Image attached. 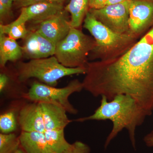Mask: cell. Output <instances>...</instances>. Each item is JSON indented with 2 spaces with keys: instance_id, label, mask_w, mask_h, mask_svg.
I'll use <instances>...</instances> for the list:
<instances>
[{
  "instance_id": "14",
  "label": "cell",
  "mask_w": 153,
  "mask_h": 153,
  "mask_svg": "<svg viewBox=\"0 0 153 153\" xmlns=\"http://www.w3.org/2000/svg\"><path fill=\"white\" fill-rule=\"evenodd\" d=\"M20 146L26 153H53L47 144L44 133L22 131Z\"/></svg>"
},
{
  "instance_id": "6",
  "label": "cell",
  "mask_w": 153,
  "mask_h": 153,
  "mask_svg": "<svg viewBox=\"0 0 153 153\" xmlns=\"http://www.w3.org/2000/svg\"><path fill=\"white\" fill-rule=\"evenodd\" d=\"M83 89L82 82L72 80L63 88H56L41 82H33L24 97L33 102L54 104L64 108L66 112L75 114L77 110L70 103L69 97L72 94L79 92Z\"/></svg>"
},
{
  "instance_id": "17",
  "label": "cell",
  "mask_w": 153,
  "mask_h": 153,
  "mask_svg": "<svg viewBox=\"0 0 153 153\" xmlns=\"http://www.w3.org/2000/svg\"><path fill=\"white\" fill-rule=\"evenodd\" d=\"M45 138L53 153H60L70 147L69 143L65 139L64 129L46 130L44 132Z\"/></svg>"
},
{
  "instance_id": "27",
  "label": "cell",
  "mask_w": 153,
  "mask_h": 153,
  "mask_svg": "<svg viewBox=\"0 0 153 153\" xmlns=\"http://www.w3.org/2000/svg\"><path fill=\"white\" fill-rule=\"evenodd\" d=\"M130 0H106L104 4L103 7L105 6L112 5L117 4H121V3L128 1Z\"/></svg>"
},
{
  "instance_id": "8",
  "label": "cell",
  "mask_w": 153,
  "mask_h": 153,
  "mask_svg": "<svg viewBox=\"0 0 153 153\" xmlns=\"http://www.w3.org/2000/svg\"><path fill=\"white\" fill-rule=\"evenodd\" d=\"M129 34L140 39L153 27V0H131Z\"/></svg>"
},
{
  "instance_id": "1",
  "label": "cell",
  "mask_w": 153,
  "mask_h": 153,
  "mask_svg": "<svg viewBox=\"0 0 153 153\" xmlns=\"http://www.w3.org/2000/svg\"><path fill=\"white\" fill-rule=\"evenodd\" d=\"M83 89L110 100L119 94L135 100L151 115L153 111V27L128 51L107 61L88 62Z\"/></svg>"
},
{
  "instance_id": "5",
  "label": "cell",
  "mask_w": 153,
  "mask_h": 153,
  "mask_svg": "<svg viewBox=\"0 0 153 153\" xmlns=\"http://www.w3.org/2000/svg\"><path fill=\"white\" fill-rule=\"evenodd\" d=\"M95 44L94 38L79 29L71 28L67 36L56 44L54 56L65 67L86 68L88 57Z\"/></svg>"
},
{
  "instance_id": "29",
  "label": "cell",
  "mask_w": 153,
  "mask_h": 153,
  "mask_svg": "<svg viewBox=\"0 0 153 153\" xmlns=\"http://www.w3.org/2000/svg\"><path fill=\"white\" fill-rule=\"evenodd\" d=\"M13 1H15V0H13Z\"/></svg>"
},
{
  "instance_id": "10",
  "label": "cell",
  "mask_w": 153,
  "mask_h": 153,
  "mask_svg": "<svg viewBox=\"0 0 153 153\" xmlns=\"http://www.w3.org/2000/svg\"><path fill=\"white\" fill-rule=\"evenodd\" d=\"M24 40V45L22 48L23 55L26 58L32 60L55 55L56 44L36 30L29 31Z\"/></svg>"
},
{
  "instance_id": "26",
  "label": "cell",
  "mask_w": 153,
  "mask_h": 153,
  "mask_svg": "<svg viewBox=\"0 0 153 153\" xmlns=\"http://www.w3.org/2000/svg\"><path fill=\"white\" fill-rule=\"evenodd\" d=\"M143 140L148 147H153V131L145 136Z\"/></svg>"
},
{
  "instance_id": "15",
  "label": "cell",
  "mask_w": 153,
  "mask_h": 153,
  "mask_svg": "<svg viewBox=\"0 0 153 153\" xmlns=\"http://www.w3.org/2000/svg\"><path fill=\"white\" fill-rule=\"evenodd\" d=\"M22 47L16 40L6 35H0V65L1 68L6 66L9 61H17L23 56Z\"/></svg>"
},
{
  "instance_id": "23",
  "label": "cell",
  "mask_w": 153,
  "mask_h": 153,
  "mask_svg": "<svg viewBox=\"0 0 153 153\" xmlns=\"http://www.w3.org/2000/svg\"><path fill=\"white\" fill-rule=\"evenodd\" d=\"M13 0H0V18L1 22L8 18L12 14Z\"/></svg>"
},
{
  "instance_id": "11",
  "label": "cell",
  "mask_w": 153,
  "mask_h": 153,
  "mask_svg": "<svg viewBox=\"0 0 153 153\" xmlns=\"http://www.w3.org/2000/svg\"><path fill=\"white\" fill-rule=\"evenodd\" d=\"M64 4L55 3H38L21 8V13L16 22L40 24L63 10Z\"/></svg>"
},
{
  "instance_id": "13",
  "label": "cell",
  "mask_w": 153,
  "mask_h": 153,
  "mask_svg": "<svg viewBox=\"0 0 153 153\" xmlns=\"http://www.w3.org/2000/svg\"><path fill=\"white\" fill-rule=\"evenodd\" d=\"M46 130L64 129L72 121L68 119L64 108L55 105L39 103Z\"/></svg>"
},
{
  "instance_id": "24",
  "label": "cell",
  "mask_w": 153,
  "mask_h": 153,
  "mask_svg": "<svg viewBox=\"0 0 153 153\" xmlns=\"http://www.w3.org/2000/svg\"><path fill=\"white\" fill-rule=\"evenodd\" d=\"M9 81L8 76L4 73L0 74V92L2 93L5 90Z\"/></svg>"
},
{
  "instance_id": "12",
  "label": "cell",
  "mask_w": 153,
  "mask_h": 153,
  "mask_svg": "<svg viewBox=\"0 0 153 153\" xmlns=\"http://www.w3.org/2000/svg\"><path fill=\"white\" fill-rule=\"evenodd\" d=\"M18 121L22 131H46L40 104L33 102L22 107L19 111Z\"/></svg>"
},
{
  "instance_id": "2",
  "label": "cell",
  "mask_w": 153,
  "mask_h": 153,
  "mask_svg": "<svg viewBox=\"0 0 153 153\" xmlns=\"http://www.w3.org/2000/svg\"><path fill=\"white\" fill-rule=\"evenodd\" d=\"M101 97L100 105L93 114L76 119L74 121L82 122L88 120H111L113 128L107 137L105 149L107 148L120 131L126 128L128 131L132 146L136 149L137 128L141 125L146 117L151 114L131 96L119 94L110 101L105 96Z\"/></svg>"
},
{
  "instance_id": "7",
  "label": "cell",
  "mask_w": 153,
  "mask_h": 153,
  "mask_svg": "<svg viewBox=\"0 0 153 153\" xmlns=\"http://www.w3.org/2000/svg\"><path fill=\"white\" fill-rule=\"evenodd\" d=\"M130 1L100 8L89 9V11L99 22L114 33L129 34Z\"/></svg>"
},
{
  "instance_id": "28",
  "label": "cell",
  "mask_w": 153,
  "mask_h": 153,
  "mask_svg": "<svg viewBox=\"0 0 153 153\" xmlns=\"http://www.w3.org/2000/svg\"><path fill=\"white\" fill-rule=\"evenodd\" d=\"M13 153H26L25 150L20 146L18 149Z\"/></svg>"
},
{
  "instance_id": "19",
  "label": "cell",
  "mask_w": 153,
  "mask_h": 153,
  "mask_svg": "<svg viewBox=\"0 0 153 153\" xmlns=\"http://www.w3.org/2000/svg\"><path fill=\"white\" fill-rule=\"evenodd\" d=\"M19 136L14 133H0V153H13L20 146Z\"/></svg>"
},
{
  "instance_id": "21",
  "label": "cell",
  "mask_w": 153,
  "mask_h": 153,
  "mask_svg": "<svg viewBox=\"0 0 153 153\" xmlns=\"http://www.w3.org/2000/svg\"><path fill=\"white\" fill-rule=\"evenodd\" d=\"M66 1V0H15L14 4L17 8H22L38 3H55L64 4Z\"/></svg>"
},
{
  "instance_id": "22",
  "label": "cell",
  "mask_w": 153,
  "mask_h": 153,
  "mask_svg": "<svg viewBox=\"0 0 153 153\" xmlns=\"http://www.w3.org/2000/svg\"><path fill=\"white\" fill-rule=\"evenodd\" d=\"M90 152L88 145L80 141H76L71 143L68 149L60 153H90Z\"/></svg>"
},
{
  "instance_id": "20",
  "label": "cell",
  "mask_w": 153,
  "mask_h": 153,
  "mask_svg": "<svg viewBox=\"0 0 153 153\" xmlns=\"http://www.w3.org/2000/svg\"><path fill=\"white\" fill-rule=\"evenodd\" d=\"M17 119L15 112L9 111L0 116V131L3 134L13 133L17 128Z\"/></svg>"
},
{
  "instance_id": "3",
  "label": "cell",
  "mask_w": 153,
  "mask_h": 153,
  "mask_svg": "<svg viewBox=\"0 0 153 153\" xmlns=\"http://www.w3.org/2000/svg\"><path fill=\"white\" fill-rule=\"evenodd\" d=\"M83 27L87 30L95 41L91 51L92 59L107 61L123 55L139 39L130 34L114 33L102 25L88 11L83 22Z\"/></svg>"
},
{
  "instance_id": "25",
  "label": "cell",
  "mask_w": 153,
  "mask_h": 153,
  "mask_svg": "<svg viewBox=\"0 0 153 153\" xmlns=\"http://www.w3.org/2000/svg\"><path fill=\"white\" fill-rule=\"evenodd\" d=\"M106 0H90L89 9H99L102 7Z\"/></svg>"
},
{
  "instance_id": "4",
  "label": "cell",
  "mask_w": 153,
  "mask_h": 153,
  "mask_svg": "<svg viewBox=\"0 0 153 153\" xmlns=\"http://www.w3.org/2000/svg\"><path fill=\"white\" fill-rule=\"evenodd\" d=\"M86 72V68L65 67L55 56L20 62L16 67L17 80L19 82L35 78L42 83L54 87L57 85L58 80L64 76L85 74Z\"/></svg>"
},
{
  "instance_id": "16",
  "label": "cell",
  "mask_w": 153,
  "mask_h": 153,
  "mask_svg": "<svg viewBox=\"0 0 153 153\" xmlns=\"http://www.w3.org/2000/svg\"><path fill=\"white\" fill-rule=\"evenodd\" d=\"M90 0H69L64 10L70 14L71 28L79 29L89 10Z\"/></svg>"
},
{
  "instance_id": "9",
  "label": "cell",
  "mask_w": 153,
  "mask_h": 153,
  "mask_svg": "<svg viewBox=\"0 0 153 153\" xmlns=\"http://www.w3.org/2000/svg\"><path fill=\"white\" fill-rule=\"evenodd\" d=\"M68 13L64 9L38 24L36 31L56 45L67 36L71 28Z\"/></svg>"
},
{
  "instance_id": "18",
  "label": "cell",
  "mask_w": 153,
  "mask_h": 153,
  "mask_svg": "<svg viewBox=\"0 0 153 153\" xmlns=\"http://www.w3.org/2000/svg\"><path fill=\"white\" fill-rule=\"evenodd\" d=\"M29 32L26 23H18L14 21L8 25H0V35H6L15 40L25 39Z\"/></svg>"
}]
</instances>
